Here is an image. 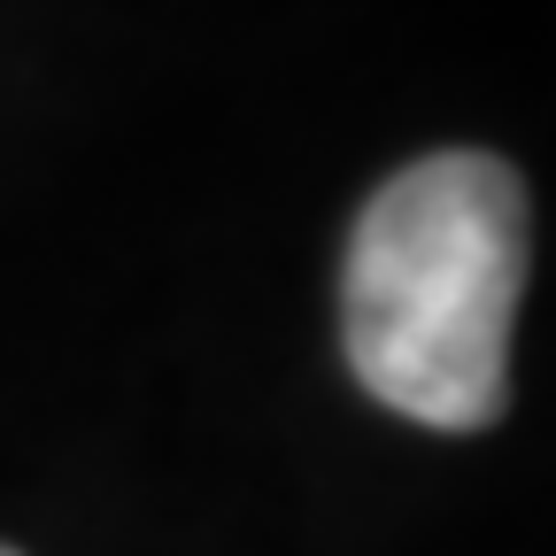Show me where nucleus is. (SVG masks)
<instances>
[{
  "mask_svg": "<svg viewBox=\"0 0 556 556\" xmlns=\"http://www.w3.org/2000/svg\"><path fill=\"white\" fill-rule=\"evenodd\" d=\"M526 302V186L495 155H426L356 217L340 340L371 402L426 433H479L510 402Z\"/></svg>",
  "mask_w": 556,
  "mask_h": 556,
  "instance_id": "nucleus-1",
  "label": "nucleus"
},
{
  "mask_svg": "<svg viewBox=\"0 0 556 556\" xmlns=\"http://www.w3.org/2000/svg\"><path fill=\"white\" fill-rule=\"evenodd\" d=\"M0 556H16V548H0Z\"/></svg>",
  "mask_w": 556,
  "mask_h": 556,
  "instance_id": "nucleus-2",
  "label": "nucleus"
}]
</instances>
